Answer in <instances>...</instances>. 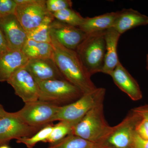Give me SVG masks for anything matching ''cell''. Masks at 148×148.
<instances>
[{
    "label": "cell",
    "instance_id": "cell-1",
    "mask_svg": "<svg viewBox=\"0 0 148 148\" xmlns=\"http://www.w3.org/2000/svg\"><path fill=\"white\" fill-rule=\"evenodd\" d=\"M51 38L53 60L65 79L79 88L84 94L95 90L97 88L91 79V76L76 51L67 48L53 37Z\"/></svg>",
    "mask_w": 148,
    "mask_h": 148
},
{
    "label": "cell",
    "instance_id": "cell-2",
    "mask_svg": "<svg viewBox=\"0 0 148 148\" xmlns=\"http://www.w3.org/2000/svg\"><path fill=\"white\" fill-rule=\"evenodd\" d=\"M104 100L92 107L74 126L72 134L96 143L109 133L112 127L109 125L104 116Z\"/></svg>",
    "mask_w": 148,
    "mask_h": 148
},
{
    "label": "cell",
    "instance_id": "cell-3",
    "mask_svg": "<svg viewBox=\"0 0 148 148\" xmlns=\"http://www.w3.org/2000/svg\"><path fill=\"white\" fill-rule=\"evenodd\" d=\"M105 32L87 34L76 50L90 75L101 72L106 54Z\"/></svg>",
    "mask_w": 148,
    "mask_h": 148
},
{
    "label": "cell",
    "instance_id": "cell-4",
    "mask_svg": "<svg viewBox=\"0 0 148 148\" xmlns=\"http://www.w3.org/2000/svg\"><path fill=\"white\" fill-rule=\"evenodd\" d=\"M39 89V100L62 107L69 105L84 95L79 88L66 79L37 82Z\"/></svg>",
    "mask_w": 148,
    "mask_h": 148
},
{
    "label": "cell",
    "instance_id": "cell-5",
    "mask_svg": "<svg viewBox=\"0 0 148 148\" xmlns=\"http://www.w3.org/2000/svg\"><path fill=\"white\" fill-rule=\"evenodd\" d=\"M142 119L132 110L121 122L95 143V148H132L136 126Z\"/></svg>",
    "mask_w": 148,
    "mask_h": 148
},
{
    "label": "cell",
    "instance_id": "cell-6",
    "mask_svg": "<svg viewBox=\"0 0 148 148\" xmlns=\"http://www.w3.org/2000/svg\"><path fill=\"white\" fill-rule=\"evenodd\" d=\"M106 93L105 88H97L92 92L84 94L73 103L60 107L55 121L68 122L75 126L92 107L105 99Z\"/></svg>",
    "mask_w": 148,
    "mask_h": 148
},
{
    "label": "cell",
    "instance_id": "cell-7",
    "mask_svg": "<svg viewBox=\"0 0 148 148\" xmlns=\"http://www.w3.org/2000/svg\"><path fill=\"white\" fill-rule=\"evenodd\" d=\"M60 107L40 100L25 103L23 108L14 112L24 123L42 128L55 121Z\"/></svg>",
    "mask_w": 148,
    "mask_h": 148
},
{
    "label": "cell",
    "instance_id": "cell-8",
    "mask_svg": "<svg viewBox=\"0 0 148 148\" xmlns=\"http://www.w3.org/2000/svg\"><path fill=\"white\" fill-rule=\"evenodd\" d=\"M15 14L27 33L36 28L51 14L47 9L46 0H14Z\"/></svg>",
    "mask_w": 148,
    "mask_h": 148
},
{
    "label": "cell",
    "instance_id": "cell-9",
    "mask_svg": "<svg viewBox=\"0 0 148 148\" xmlns=\"http://www.w3.org/2000/svg\"><path fill=\"white\" fill-rule=\"evenodd\" d=\"M41 129L29 126L19 119L14 112H8L0 119V145H5L13 139L31 137Z\"/></svg>",
    "mask_w": 148,
    "mask_h": 148
},
{
    "label": "cell",
    "instance_id": "cell-10",
    "mask_svg": "<svg viewBox=\"0 0 148 148\" xmlns=\"http://www.w3.org/2000/svg\"><path fill=\"white\" fill-rule=\"evenodd\" d=\"M7 82L25 104L39 100V89L38 84L25 67L16 71Z\"/></svg>",
    "mask_w": 148,
    "mask_h": 148
},
{
    "label": "cell",
    "instance_id": "cell-11",
    "mask_svg": "<svg viewBox=\"0 0 148 148\" xmlns=\"http://www.w3.org/2000/svg\"><path fill=\"white\" fill-rule=\"evenodd\" d=\"M51 36L64 47L76 51L87 34L79 27L63 23L54 18L50 25Z\"/></svg>",
    "mask_w": 148,
    "mask_h": 148
},
{
    "label": "cell",
    "instance_id": "cell-12",
    "mask_svg": "<svg viewBox=\"0 0 148 148\" xmlns=\"http://www.w3.org/2000/svg\"><path fill=\"white\" fill-rule=\"evenodd\" d=\"M0 29L10 50H21L28 40L27 32L15 14L1 17Z\"/></svg>",
    "mask_w": 148,
    "mask_h": 148
},
{
    "label": "cell",
    "instance_id": "cell-13",
    "mask_svg": "<svg viewBox=\"0 0 148 148\" xmlns=\"http://www.w3.org/2000/svg\"><path fill=\"white\" fill-rule=\"evenodd\" d=\"M25 68L37 82L51 80L66 79L53 58L30 59Z\"/></svg>",
    "mask_w": 148,
    "mask_h": 148
},
{
    "label": "cell",
    "instance_id": "cell-14",
    "mask_svg": "<svg viewBox=\"0 0 148 148\" xmlns=\"http://www.w3.org/2000/svg\"><path fill=\"white\" fill-rule=\"evenodd\" d=\"M110 75L117 87L132 101H139L143 98V93L138 82L120 61Z\"/></svg>",
    "mask_w": 148,
    "mask_h": 148
},
{
    "label": "cell",
    "instance_id": "cell-15",
    "mask_svg": "<svg viewBox=\"0 0 148 148\" xmlns=\"http://www.w3.org/2000/svg\"><path fill=\"white\" fill-rule=\"evenodd\" d=\"M29 59L21 50H9L0 57V82H7L16 71L25 67Z\"/></svg>",
    "mask_w": 148,
    "mask_h": 148
},
{
    "label": "cell",
    "instance_id": "cell-16",
    "mask_svg": "<svg viewBox=\"0 0 148 148\" xmlns=\"http://www.w3.org/2000/svg\"><path fill=\"white\" fill-rule=\"evenodd\" d=\"M148 25V16L132 8L118 11L113 28L121 35L128 30Z\"/></svg>",
    "mask_w": 148,
    "mask_h": 148
},
{
    "label": "cell",
    "instance_id": "cell-17",
    "mask_svg": "<svg viewBox=\"0 0 148 148\" xmlns=\"http://www.w3.org/2000/svg\"><path fill=\"white\" fill-rule=\"evenodd\" d=\"M121 35L113 27L105 32L106 50L104 65L101 73L110 75L120 61L117 54V45Z\"/></svg>",
    "mask_w": 148,
    "mask_h": 148
},
{
    "label": "cell",
    "instance_id": "cell-18",
    "mask_svg": "<svg viewBox=\"0 0 148 148\" xmlns=\"http://www.w3.org/2000/svg\"><path fill=\"white\" fill-rule=\"evenodd\" d=\"M118 11L112 12L94 16L86 17L79 28L87 34L103 32L114 27Z\"/></svg>",
    "mask_w": 148,
    "mask_h": 148
},
{
    "label": "cell",
    "instance_id": "cell-19",
    "mask_svg": "<svg viewBox=\"0 0 148 148\" xmlns=\"http://www.w3.org/2000/svg\"><path fill=\"white\" fill-rule=\"evenodd\" d=\"M21 50L29 60L53 58V47L50 43L28 39Z\"/></svg>",
    "mask_w": 148,
    "mask_h": 148
},
{
    "label": "cell",
    "instance_id": "cell-20",
    "mask_svg": "<svg viewBox=\"0 0 148 148\" xmlns=\"http://www.w3.org/2000/svg\"><path fill=\"white\" fill-rule=\"evenodd\" d=\"M54 19L52 14L47 16L39 26L27 33L28 39L39 42L51 43L50 25Z\"/></svg>",
    "mask_w": 148,
    "mask_h": 148
},
{
    "label": "cell",
    "instance_id": "cell-21",
    "mask_svg": "<svg viewBox=\"0 0 148 148\" xmlns=\"http://www.w3.org/2000/svg\"><path fill=\"white\" fill-rule=\"evenodd\" d=\"M50 148H95V143L73 134L66 136L58 143L51 145Z\"/></svg>",
    "mask_w": 148,
    "mask_h": 148
},
{
    "label": "cell",
    "instance_id": "cell-22",
    "mask_svg": "<svg viewBox=\"0 0 148 148\" xmlns=\"http://www.w3.org/2000/svg\"><path fill=\"white\" fill-rule=\"evenodd\" d=\"M55 19L71 26L79 27L82 24L84 17L72 8L65 9L52 14Z\"/></svg>",
    "mask_w": 148,
    "mask_h": 148
},
{
    "label": "cell",
    "instance_id": "cell-23",
    "mask_svg": "<svg viewBox=\"0 0 148 148\" xmlns=\"http://www.w3.org/2000/svg\"><path fill=\"white\" fill-rule=\"evenodd\" d=\"M74 126L68 122L59 121L55 125H53L51 133L44 143H49L51 145L58 143L66 136L72 134Z\"/></svg>",
    "mask_w": 148,
    "mask_h": 148
},
{
    "label": "cell",
    "instance_id": "cell-24",
    "mask_svg": "<svg viewBox=\"0 0 148 148\" xmlns=\"http://www.w3.org/2000/svg\"><path fill=\"white\" fill-rule=\"evenodd\" d=\"M53 125L48 124L40 130L32 137H26L16 140V143L23 144L28 148H33L40 142H44L51 133Z\"/></svg>",
    "mask_w": 148,
    "mask_h": 148
},
{
    "label": "cell",
    "instance_id": "cell-25",
    "mask_svg": "<svg viewBox=\"0 0 148 148\" xmlns=\"http://www.w3.org/2000/svg\"><path fill=\"white\" fill-rule=\"evenodd\" d=\"M47 9L51 14L65 9L72 8L73 2L71 0H46Z\"/></svg>",
    "mask_w": 148,
    "mask_h": 148
},
{
    "label": "cell",
    "instance_id": "cell-26",
    "mask_svg": "<svg viewBox=\"0 0 148 148\" xmlns=\"http://www.w3.org/2000/svg\"><path fill=\"white\" fill-rule=\"evenodd\" d=\"M17 5L14 0H0V14L1 17L14 14Z\"/></svg>",
    "mask_w": 148,
    "mask_h": 148
},
{
    "label": "cell",
    "instance_id": "cell-27",
    "mask_svg": "<svg viewBox=\"0 0 148 148\" xmlns=\"http://www.w3.org/2000/svg\"><path fill=\"white\" fill-rule=\"evenodd\" d=\"M136 132L140 137L148 140V120L143 119L137 125Z\"/></svg>",
    "mask_w": 148,
    "mask_h": 148
},
{
    "label": "cell",
    "instance_id": "cell-28",
    "mask_svg": "<svg viewBox=\"0 0 148 148\" xmlns=\"http://www.w3.org/2000/svg\"><path fill=\"white\" fill-rule=\"evenodd\" d=\"M132 148H148V140L143 139L136 132L134 137Z\"/></svg>",
    "mask_w": 148,
    "mask_h": 148
},
{
    "label": "cell",
    "instance_id": "cell-29",
    "mask_svg": "<svg viewBox=\"0 0 148 148\" xmlns=\"http://www.w3.org/2000/svg\"><path fill=\"white\" fill-rule=\"evenodd\" d=\"M132 110L138 114L142 118L148 120V105L135 108L132 109Z\"/></svg>",
    "mask_w": 148,
    "mask_h": 148
},
{
    "label": "cell",
    "instance_id": "cell-30",
    "mask_svg": "<svg viewBox=\"0 0 148 148\" xmlns=\"http://www.w3.org/2000/svg\"><path fill=\"white\" fill-rule=\"evenodd\" d=\"M9 50L5 38L0 29V57Z\"/></svg>",
    "mask_w": 148,
    "mask_h": 148
},
{
    "label": "cell",
    "instance_id": "cell-31",
    "mask_svg": "<svg viewBox=\"0 0 148 148\" xmlns=\"http://www.w3.org/2000/svg\"><path fill=\"white\" fill-rule=\"evenodd\" d=\"M8 112H6L4 109L3 106L0 104V119L5 116Z\"/></svg>",
    "mask_w": 148,
    "mask_h": 148
},
{
    "label": "cell",
    "instance_id": "cell-32",
    "mask_svg": "<svg viewBox=\"0 0 148 148\" xmlns=\"http://www.w3.org/2000/svg\"><path fill=\"white\" fill-rule=\"evenodd\" d=\"M146 69L148 71V53L146 56Z\"/></svg>",
    "mask_w": 148,
    "mask_h": 148
},
{
    "label": "cell",
    "instance_id": "cell-33",
    "mask_svg": "<svg viewBox=\"0 0 148 148\" xmlns=\"http://www.w3.org/2000/svg\"><path fill=\"white\" fill-rule=\"evenodd\" d=\"M0 148H10L9 147H8V146L7 145H2L0 147Z\"/></svg>",
    "mask_w": 148,
    "mask_h": 148
},
{
    "label": "cell",
    "instance_id": "cell-34",
    "mask_svg": "<svg viewBox=\"0 0 148 148\" xmlns=\"http://www.w3.org/2000/svg\"><path fill=\"white\" fill-rule=\"evenodd\" d=\"M1 14H0V20H1Z\"/></svg>",
    "mask_w": 148,
    "mask_h": 148
},
{
    "label": "cell",
    "instance_id": "cell-35",
    "mask_svg": "<svg viewBox=\"0 0 148 148\" xmlns=\"http://www.w3.org/2000/svg\"><path fill=\"white\" fill-rule=\"evenodd\" d=\"M50 148V147H49V148Z\"/></svg>",
    "mask_w": 148,
    "mask_h": 148
}]
</instances>
